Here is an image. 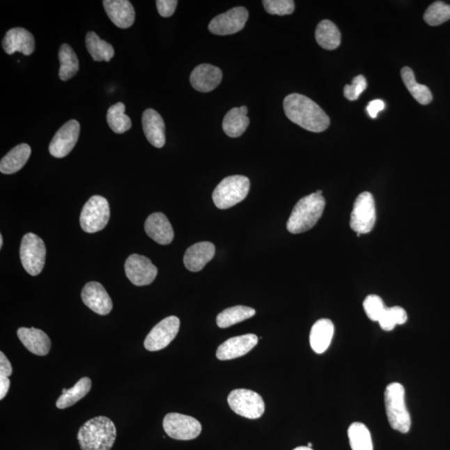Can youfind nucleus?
<instances>
[{
  "label": "nucleus",
  "instance_id": "nucleus-2",
  "mask_svg": "<svg viewBox=\"0 0 450 450\" xmlns=\"http://www.w3.org/2000/svg\"><path fill=\"white\" fill-rule=\"evenodd\" d=\"M117 431L111 419L104 416L93 418L79 428L78 441L82 450H110Z\"/></svg>",
  "mask_w": 450,
  "mask_h": 450
},
{
  "label": "nucleus",
  "instance_id": "nucleus-16",
  "mask_svg": "<svg viewBox=\"0 0 450 450\" xmlns=\"http://www.w3.org/2000/svg\"><path fill=\"white\" fill-rule=\"evenodd\" d=\"M256 334H248L228 339L218 348L216 357L219 360H231L247 355L257 346Z\"/></svg>",
  "mask_w": 450,
  "mask_h": 450
},
{
  "label": "nucleus",
  "instance_id": "nucleus-11",
  "mask_svg": "<svg viewBox=\"0 0 450 450\" xmlns=\"http://www.w3.org/2000/svg\"><path fill=\"white\" fill-rule=\"evenodd\" d=\"M179 318L169 316L157 324L147 335L144 348L148 351H159L166 348L179 333Z\"/></svg>",
  "mask_w": 450,
  "mask_h": 450
},
{
  "label": "nucleus",
  "instance_id": "nucleus-30",
  "mask_svg": "<svg viewBox=\"0 0 450 450\" xmlns=\"http://www.w3.org/2000/svg\"><path fill=\"white\" fill-rule=\"evenodd\" d=\"M401 77L408 91L419 104L426 105L430 103L433 100V95L430 88L416 82L414 71L410 67L403 68Z\"/></svg>",
  "mask_w": 450,
  "mask_h": 450
},
{
  "label": "nucleus",
  "instance_id": "nucleus-6",
  "mask_svg": "<svg viewBox=\"0 0 450 450\" xmlns=\"http://www.w3.org/2000/svg\"><path fill=\"white\" fill-rule=\"evenodd\" d=\"M20 254L28 274L36 276L41 273L45 264L46 248L39 236L33 233H26L21 242Z\"/></svg>",
  "mask_w": 450,
  "mask_h": 450
},
{
  "label": "nucleus",
  "instance_id": "nucleus-29",
  "mask_svg": "<svg viewBox=\"0 0 450 450\" xmlns=\"http://www.w3.org/2000/svg\"><path fill=\"white\" fill-rule=\"evenodd\" d=\"M86 44L88 52L91 54L93 61L97 62L111 61L114 55L113 46L101 40L95 32H88L86 36Z\"/></svg>",
  "mask_w": 450,
  "mask_h": 450
},
{
  "label": "nucleus",
  "instance_id": "nucleus-39",
  "mask_svg": "<svg viewBox=\"0 0 450 450\" xmlns=\"http://www.w3.org/2000/svg\"><path fill=\"white\" fill-rule=\"evenodd\" d=\"M367 88V82L363 75H358L354 78L352 84H346L343 88V95L347 100L350 101L357 100L361 95Z\"/></svg>",
  "mask_w": 450,
  "mask_h": 450
},
{
  "label": "nucleus",
  "instance_id": "nucleus-22",
  "mask_svg": "<svg viewBox=\"0 0 450 450\" xmlns=\"http://www.w3.org/2000/svg\"><path fill=\"white\" fill-rule=\"evenodd\" d=\"M215 254V245L210 242H201L187 249L184 263L187 270L199 272L205 268Z\"/></svg>",
  "mask_w": 450,
  "mask_h": 450
},
{
  "label": "nucleus",
  "instance_id": "nucleus-27",
  "mask_svg": "<svg viewBox=\"0 0 450 450\" xmlns=\"http://www.w3.org/2000/svg\"><path fill=\"white\" fill-rule=\"evenodd\" d=\"M317 43L323 49L334 50L341 43V35L338 27L330 20H325L318 24L316 31Z\"/></svg>",
  "mask_w": 450,
  "mask_h": 450
},
{
  "label": "nucleus",
  "instance_id": "nucleus-18",
  "mask_svg": "<svg viewBox=\"0 0 450 450\" xmlns=\"http://www.w3.org/2000/svg\"><path fill=\"white\" fill-rule=\"evenodd\" d=\"M223 78L219 68L208 63H203L193 70L190 75V83L194 90L208 93L214 91L219 86Z\"/></svg>",
  "mask_w": 450,
  "mask_h": 450
},
{
  "label": "nucleus",
  "instance_id": "nucleus-14",
  "mask_svg": "<svg viewBox=\"0 0 450 450\" xmlns=\"http://www.w3.org/2000/svg\"><path fill=\"white\" fill-rule=\"evenodd\" d=\"M79 132L80 125L77 121L71 120L65 123L50 142V155L59 159L69 155L78 142Z\"/></svg>",
  "mask_w": 450,
  "mask_h": 450
},
{
  "label": "nucleus",
  "instance_id": "nucleus-26",
  "mask_svg": "<svg viewBox=\"0 0 450 450\" xmlns=\"http://www.w3.org/2000/svg\"><path fill=\"white\" fill-rule=\"evenodd\" d=\"M31 155V148L27 143H21L8 153L0 162V171L12 175L20 171Z\"/></svg>",
  "mask_w": 450,
  "mask_h": 450
},
{
  "label": "nucleus",
  "instance_id": "nucleus-42",
  "mask_svg": "<svg viewBox=\"0 0 450 450\" xmlns=\"http://www.w3.org/2000/svg\"><path fill=\"white\" fill-rule=\"evenodd\" d=\"M12 372L13 369L10 361H8L3 352H0V375L10 377Z\"/></svg>",
  "mask_w": 450,
  "mask_h": 450
},
{
  "label": "nucleus",
  "instance_id": "nucleus-33",
  "mask_svg": "<svg viewBox=\"0 0 450 450\" xmlns=\"http://www.w3.org/2000/svg\"><path fill=\"white\" fill-rule=\"evenodd\" d=\"M125 105L121 102L114 104L108 110L107 121L114 133L124 134L132 126L130 118L125 114Z\"/></svg>",
  "mask_w": 450,
  "mask_h": 450
},
{
  "label": "nucleus",
  "instance_id": "nucleus-37",
  "mask_svg": "<svg viewBox=\"0 0 450 450\" xmlns=\"http://www.w3.org/2000/svg\"><path fill=\"white\" fill-rule=\"evenodd\" d=\"M364 309L369 320L372 321H379L382 315L385 311L386 307L383 300L380 296L371 295L366 297L364 301Z\"/></svg>",
  "mask_w": 450,
  "mask_h": 450
},
{
  "label": "nucleus",
  "instance_id": "nucleus-31",
  "mask_svg": "<svg viewBox=\"0 0 450 450\" xmlns=\"http://www.w3.org/2000/svg\"><path fill=\"white\" fill-rule=\"evenodd\" d=\"M91 385L90 378L84 377L80 379L74 387L67 389V391L58 398L56 402L58 409H66L82 400L91 391Z\"/></svg>",
  "mask_w": 450,
  "mask_h": 450
},
{
  "label": "nucleus",
  "instance_id": "nucleus-43",
  "mask_svg": "<svg viewBox=\"0 0 450 450\" xmlns=\"http://www.w3.org/2000/svg\"><path fill=\"white\" fill-rule=\"evenodd\" d=\"M10 387V380L8 377L0 375V400H3Z\"/></svg>",
  "mask_w": 450,
  "mask_h": 450
},
{
  "label": "nucleus",
  "instance_id": "nucleus-36",
  "mask_svg": "<svg viewBox=\"0 0 450 450\" xmlns=\"http://www.w3.org/2000/svg\"><path fill=\"white\" fill-rule=\"evenodd\" d=\"M408 320L407 313L400 307L392 308L386 307L383 315L381 316L379 324L382 329L391 331L398 325H404Z\"/></svg>",
  "mask_w": 450,
  "mask_h": 450
},
{
  "label": "nucleus",
  "instance_id": "nucleus-1",
  "mask_svg": "<svg viewBox=\"0 0 450 450\" xmlns=\"http://www.w3.org/2000/svg\"><path fill=\"white\" fill-rule=\"evenodd\" d=\"M284 109L288 120L311 132L320 133L329 128V116L307 96L291 93L284 100Z\"/></svg>",
  "mask_w": 450,
  "mask_h": 450
},
{
  "label": "nucleus",
  "instance_id": "nucleus-20",
  "mask_svg": "<svg viewBox=\"0 0 450 450\" xmlns=\"http://www.w3.org/2000/svg\"><path fill=\"white\" fill-rule=\"evenodd\" d=\"M144 229L148 237L162 245L171 244L175 236L171 222L163 213H154L148 216Z\"/></svg>",
  "mask_w": 450,
  "mask_h": 450
},
{
  "label": "nucleus",
  "instance_id": "nucleus-35",
  "mask_svg": "<svg viewBox=\"0 0 450 450\" xmlns=\"http://www.w3.org/2000/svg\"><path fill=\"white\" fill-rule=\"evenodd\" d=\"M424 20L430 26H438L450 20V4L437 1L424 13Z\"/></svg>",
  "mask_w": 450,
  "mask_h": 450
},
{
  "label": "nucleus",
  "instance_id": "nucleus-24",
  "mask_svg": "<svg viewBox=\"0 0 450 450\" xmlns=\"http://www.w3.org/2000/svg\"><path fill=\"white\" fill-rule=\"evenodd\" d=\"M334 333L333 322L328 318H321L313 325L309 343L316 354H323L328 350Z\"/></svg>",
  "mask_w": 450,
  "mask_h": 450
},
{
  "label": "nucleus",
  "instance_id": "nucleus-40",
  "mask_svg": "<svg viewBox=\"0 0 450 450\" xmlns=\"http://www.w3.org/2000/svg\"><path fill=\"white\" fill-rule=\"evenodd\" d=\"M177 6L178 1L176 0H158V1H156L159 14L164 17V18H168V17L173 15Z\"/></svg>",
  "mask_w": 450,
  "mask_h": 450
},
{
  "label": "nucleus",
  "instance_id": "nucleus-25",
  "mask_svg": "<svg viewBox=\"0 0 450 450\" xmlns=\"http://www.w3.org/2000/svg\"><path fill=\"white\" fill-rule=\"evenodd\" d=\"M247 114L248 108L246 106H241L240 108H233L229 110L224 118V132L228 137H240L245 132L249 125V118Z\"/></svg>",
  "mask_w": 450,
  "mask_h": 450
},
{
  "label": "nucleus",
  "instance_id": "nucleus-15",
  "mask_svg": "<svg viewBox=\"0 0 450 450\" xmlns=\"http://www.w3.org/2000/svg\"><path fill=\"white\" fill-rule=\"evenodd\" d=\"M82 297L84 304L98 315L107 316L112 311V300L100 283H88L83 288Z\"/></svg>",
  "mask_w": 450,
  "mask_h": 450
},
{
  "label": "nucleus",
  "instance_id": "nucleus-8",
  "mask_svg": "<svg viewBox=\"0 0 450 450\" xmlns=\"http://www.w3.org/2000/svg\"><path fill=\"white\" fill-rule=\"evenodd\" d=\"M228 403L235 414L250 419L261 418L265 410V402L262 397L252 390H233L228 397Z\"/></svg>",
  "mask_w": 450,
  "mask_h": 450
},
{
  "label": "nucleus",
  "instance_id": "nucleus-23",
  "mask_svg": "<svg viewBox=\"0 0 450 450\" xmlns=\"http://www.w3.org/2000/svg\"><path fill=\"white\" fill-rule=\"evenodd\" d=\"M17 334L31 353L39 356H45L49 353L51 341L44 331L36 328H20Z\"/></svg>",
  "mask_w": 450,
  "mask_h": 450
},
{
  "label": "nucleus",
  "instance_id": "nucleus-28",
  "mask_svg": "<svg viewBox=\"0 0 450 450\" xmlns=\"http://www.w3.org/2000/svg\"><path fill=\"white\" fill-rule=\"evenodd\" d=\"M59 76L63 82H67L78 73L79 69V59L73 49L69 45L63 44L59 52Z\"/></svg>",
  "mask_w": 450,
  "mask_h": 450
},
{
  "label": "nucleus",
  "instance_id": "nucleus-12",
  "mask_svg": "<svg viewBox=\"0 0 450 450\" xmlns=\"http://www.w3.org/2000/svg\"><path fill=\"white\" fill-rule=\"evenodd\" d=\"M248 18L249 12L245 8H233L226 13L215 17L209 24V29L216 36L233 35L245 28Z\"/></svg>",
  "mask_w": 450,
  "mask_h": 450
},
{
  "label": "nucleus",
  "instance_id": "nucleus-32",
  "mask_svg": "<svg viewBox=\"0 0 450 450\" xmlns=\"http://www.w3.org/2000/svg\"><path fill=\"white\" fill-rule=\"evenodd\" d=\"M256 313L253 308L238 305V307L224 309L217 316L216 322H217L219 328H228V327L235 325L238 323L243 322L248 320V318H252L256 315Z\"/></svg>",
  "mask_w": 450,
  "mask_h": 450
},
{
  "label": "nucleus",
  "instance_id": "nucleus-46",
  "mask_svg": "<svg viewBox=\"0 0 450 450\" xmlns=\"http://www.w3.org/2000/svg\"><path fill=\"white\" fill-rule=\"evenodd\" d=\"M312 445H313V444H312L311 443H309V444H308V447L311 448V447H312Z\"/></svg>",
  "mask_w": 450,
  "mask_h": 450
},
{
  "label": "nucleus",
  "instance_id": "nucleus-13",
  "mask_svg": "<svg viewBox=\"0 0 450 450\" xmlns=\"http://www.w3.org/2000/svg\"><path fill=\"white\" fill-rule=\"evenodd\" d=\"M125 269L127 278L136 286H148L158 274L150 258L136 254L127 258Z\"/></svg>",
  "mask_w": 450,
  "mask_h": 450
},
{
  "label": "nucleus",
  "instance_id": "nucleus-9",
  "mask_svg": "<svg viewBox=\"0 0 450 450\" xmlns=\"http://www.w3.org/2000/svg\"><path fill=\"white\" fill-rule=\"evenodd\" d=\"M376 222L375 203L369 192L360 194L355 202L351 213L350 227L357 235H364L372 231Z\"/></svg>",
  "mask_w": 450,
  "mask_h": 450
},
{
  "label": "nucleus",
  "instance_id": "nucleus-10",
  "mask_svg": "<svg viewBox=\"0 0 450 450\" xmlns=\"http://www.w3.org/2000/svg\"><path fill=\"white\" fill-rule=\"evenodd\" d=\"M165 433L172 439L191 440L201 435V424L191 416L178 413H169L163 421Z\"/></svg>",
  "mask_w": 450,
  "mask_h": 450
},
{
  "label": "nucleus",
  "instance_id": "nucleus-41",
  "mask_svg": "<svg viewBox=\"0 0 450 450\" xmlns=\"http://www.w3.org/2000/svg\"><path fill=\"white\" fill-rule=\"evenodd\" d=\"M385 108V102L381 100H375L369 102L367 106V112L368 116L373 118H375L378 114L384 110Z\"/></svg>",
  "mask_w": 450,
  "mask_h": 450
},
{
  "label": "nucleus",
  "instance_id": "nucleus-3",
  "mask_svg": "<svg viewBox=\"0 0 450 450\" xmlns=\"http://www.w3.org/2000/svg\"><path fill=\"white\" fill-rule=\"evenodd\" d=\"M325 208V199L320 190L301 199L288 220V231L301 233L309 231L320 220Z\"/></svg>",
  "mask_w": 450,
  "mask_h": 450
},
{
  "label": "nucleus",
  "instance_id": "nucleus-34",
  "mask_svg": "<svg viewBox=\"0 0 450 450\" xmlns=\"http://www.w3.org/2000/svg\"><path fill=\"white\" fill-rule=\"evenodd\" d=\"M352 450H373L371 432L364 424L355 422L348 430Z\"/></svg>",
  "mask_w": 450,
  "mask_h": 450
},
{
  "label": "nucleus",
  "instance_id": "nucleus-44",
  "mask_svg": "<svg viewBox=\"0 0 450 450\" xmlns=\"http://www.w3.org/2000/svg\"><path fill=\"white\" fill-rule=\"evenodd\" d=\"M293 450H313L312 448H309L308 447H297L295 449Z\"/></svg>",
  "mask_w": 450,
  "mask_h": 450
},
{
  "label": "nucleus",
  "instance_id": "nucleus-45",
  "mask_svg": "<svg viewBox=\"0 0 450 450\" xmlns=\"http://www.w3.org/2000/svg\"><path fill=\"white\" fill-rule=\"evenodd\" d=\"M3 236L1 235H0V248L3 247Z\"/></svg>",
  "mask_w": 450,
  "mask_h": 450
},
{
  "label": "nucleus",
  "instance_id": "nucleus-7",
  "mask_svg": "<svg viewBox=\"0 0 450 450\" xmlns=\"http://www.w3.org/2000/svg\"><path fill=\"white\" fill-rule=\"evenodd\" d=\"M110 217L109 205L107 199L100 195H95L84 205L80 215V225L84 232L96 233L107 225Z\"/></svg>",
  "mask_w": 450,
  "mask_h": 450
},
{
  "label": "nucleus",
  "instance_id": "nucleus-17",
  "mask_svg": "<svg viewBox=\"0 0 450 450\" xmlns=\"http://www.w3.org/2000/svg\"><path fill=\"white\" fill-rule=\"evenodd\" d=\"M2 46L8 54L20 52L29 56L33 53L36 49L35 37L27 29L23 28L11 29L4 36Z\"/></svg>",
  "mask_w": 450,
  "mask_h": 450
},
{
  "label": "nucleus",
  "instance_id": "nucleus-5",
  "mask_svg": "<svg viewBox=\"0 0 450 450\" xmlns=\"http://www.w3.org/2000/svg\"><path fill=\"white\" fill-rule=\"evenodd\" d=\"M250 182L247 177L233 176L225 178L216 187L213 201L220 210H227L238 205L247 197Z\"/></svg>",
  "mask_w": 450,
  "mask_h": 450
},
{
  "label": "nucleus",
  "instance_id": "nucleus-4",
  "mask_svg": "<svg viewBox=\"0 0 450 450\" xmlns=\"http://www.w3.org/2000/svg\"><path fill=\"white\" fill-rule=\"evenodd\" d=\"M385 402L390 426L404 434L409 432L411 418L405 404L404 386L400 383L389 384L385 389Z\"/></svg>",
  "mask_w": 450,
  "mask_h": 450
},
{
  "label": "nucleus",
  "instance_id": "nucleus-38",
  "mask_svg": "<svg viewBox=\"0 0 450 450\" xmlns=\"http://www.w3.org/2000/svg\"><path fill=\"white\" fill-rule=\"evenodd\" d=\"M263 6L269 14L273 15H291L295 10V2L292 0H265Z\"/></svg>",
  "mask_w": 450,
  "mask_h": 450
},
{
  "label": "nucleus",
  "instance_id": "nucleus-21",
  "mask_svg": "<svg viewBox=\"0 0 450 450\" xmlns=\"http://www.w3.org/2000/svg\"><path fill=\"white\" fill-rule=\"evenodd\" d=\"M142 125L148 141L153 146L162 148L165 143V125L163 118L153 109L143 113Z\"/></svg>",
  "mask_w": 450,
  "mask_h": 450
},
{
  "label": "nucleus",
  "instance_id": "nucleus-19",
  "mask_svg": "<svg viewBox=\"0 0 450 450\" xmlns=\"http://www.w3.org/2000/svg\"><path fill=\"white\" fill-rule=\"evenodd\" d=\"M106 14L114 25L121 29L132 26L135 20L134 8L128 0H104Z\"/></svg>",
  "mask_w": 450,
  "mask_h": 450
}]
</instances>
